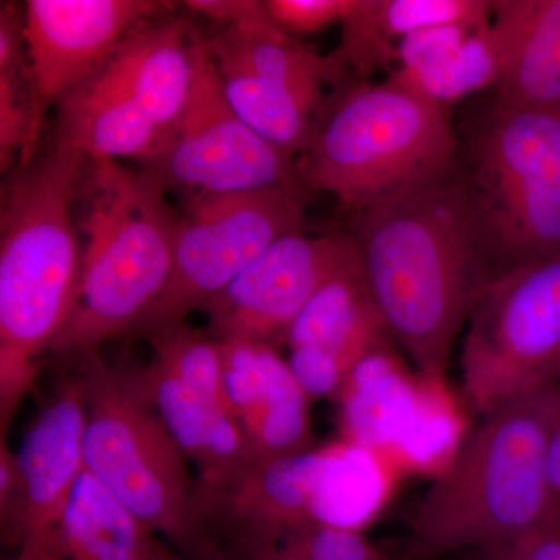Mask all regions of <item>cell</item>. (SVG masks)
<instances>
[{
  "label": "cell",
  "instance_id": "1",
  "mask_svg": "<svg viewBox=\"0 0 560 560\" xmlns=\"http://www.w3.org/2000/svg\"><path fill=\"white\" fill-rule=\"evenodd\" d=\"M349 235L386 330L425 377L441 378L493 276L459 160L442 178L352 215Z\"/></svg>",
  "mask_w": 560,
  "mask_h": 560
},
{
  "label": "cell",
  "instance_id": "2",
  "mask_svg": "<svg viewBox=\"0 0 560 560\" xmlns=\"http://www.w3.org/2000/svg\"><path fill=\"white\" fill-rule=\"evenodd\" d=\"M88 158L55 136L3 187L0 213L2 433L38 374V357L68 326L81 279L77 190Z\"/></svg>",
  "mask_w": 560,
  "mask_h": 560
},
{
  "label": "cell",
  "instance_id": "3",
  "mask_svg": "<svg viewBox=\"0 0 560 560\" xmlns=\"http://www.w3.org/2000/svg\"><path fill=\"white\" fill-rule=\"evenodd\" d=\"M560 382L481 416L412 518L419 551H488L552 525L547 456Z\"/></svg>",
  "mask_w": 560,
  "mask_h": 560
},
{
  "label": "cell",
  "instance_id": "4",
  "mask_svg": "<svg viewBox=\"0 0 560 560\" xmlns=\"http://www.w3.org/2000/svg\"><path fill=\"white\" fill-rule=\"evenodd\" d=\"M75 220L83 238L79 298L50 348L55 355L79 357L135 331L171 279L180 212L149 168L88 161Z\"/></svg>",
  "mask_w": 560,
  "mask_h": 560
},
{
  "label": "cell",
  "instance_id": "5",
  "mask_svg": "<svg viewBox=\"0 0 560 560\" xmlns=\"http://www.w3.org/2000/svg\"><path fill=\"white\" fill-rule=\"evenodd\" d=\"M458 160L448 106L386 80L346 88L296 164L308 194L327 191L357 215L442 178Z\"/></svg>",
  "mask_w": 560,
  "mask_h": 560
},
{
  "label": "cell",
  "instance_id": "6",
  "mask_svg": "<svg viewBox=\"0 0 560 560\" xmlns=\"http://www.w3.org/2000/svg\"><path fill=\"white\" fill-rule=\"evenodd\" d=\"M459 171L493 272L560 254V110L493 98Z\"/></svg>",
  "mask_w": 560,
  "mask_h": 560
},
{
  "label": "cell",
  "instance_id": "7",
  "mask_svg": "<svg viewBox=\"0 0 560 560\" xmlns=\"http://www.w3.org/2000/svg\"><path fill=\"white\" fill-rule=\"evenodd\" d=\"M86 401L84 469L145 523L191 558L202 545L191 517L187 456L130 372L114 370L97 350L79 355Z\"/></svg>",
  "mask_w": 560,
  "mask_h": 560
},
{
  "label": "cell",
  "instance_id": "8",
  "mask_svg": "<svg viewBox=\"0 0 560 560\" xmlns=\"http://www.w3.org/2000/svg\"><path fill=\"white\" fill-rule=\"evenodd\" d=\"M460 372L480 416L560 381V254L493 272L467 323Z\"/></svg>",
  "mask_w": 560,
  "mask_h": 560
},
{
  "label": "cell",
  "instance_id": "9",
  "mask_svg": "<svg viewBox=\"0 0 560 560\" xmlns=\"http://www.w3.org/2000/svg\"><path fill=\"white\" fill-rule=\"evenodd\" d=\"M307 198L276 189L184 198L171 279L132 334L150 337L201 311L268 246L304 230Z\"/></svg>",
  "mask_w": 560,
  "mask_h": 560
},
{
  "label": "cell",
  "instance_id": "10",
  "mask_svg": "<svg viewBox=\"0 0 560 560\" xmlns=\"http://www.w3.org/2000/svg\"><path fill=\"white\" fill-rule=\"evenodd\" d=\"M143 167L184 198L270 189L311 195L296 158L250 130L232 108L205 33L186 108Z\"/></svg>",
  "mask_w": 560,
  "mask_h": 560
},
{
  "label": "cell",
  "instance_id": "11",
  "mask_svg": "<svg viewBox=\"0 0 560 560\" xmlns=\"http://www.w3.org/2000/svg\"><path fill=\"white\" fill-rule=\"evenodd\" d=\"M357 259L349 232L285 235L202 305L208 334L217 341H260L278 348L320 287Z\"/></svg>",
  "mask_w": 560,
  "mask_h": 560
},
{
  "label": "cell",
  "instance_id": "12",
  "mask_svg": "<svg viewBox=\"0 0 560 560\" xmlns=\"http://www.w3.org/2000/svg\"><path fill=\"white\" fill-rule=\"evenodd\" d=\"M164 13L167 3L150 0L25 2L33 98L31 162L50 106L92 79L139 25Z\"/></svg>",
  "mask_w": 560,
  "mask_h": 560
},
{
  "label": "cell",
  "instance_id": "13",
  "mask_svg": "<svg viewBox=\"0 0 560 560\" xmlns=\"http://www.w3.org/2000/svg\"><path fill=\"white\" fill-rule=\"evenodd\" d=\"M324 451L254 463L219 485L195 482L191 517L205 560H228L235 551L272 539L315 517Z\"/></svg>",
  "mask_w": 560,
  "mask_h": 560
},
{
  "label": "cell",
  "instance_id": "14",
  "mask_svg": "<svg viewBox=\"0 0 560 560\" xmlns=\"http://www.w3.org/2000/svg\"><path fill=\"white\" fill-rule=\"evenodd\" d=\"M86 401L77 374L65 375L16 453L18 485L0 506L7 540L28 547L54 528L84 470Z\"/></svg>",
  "mask_w": 560,
  "mask_h": 560
},
{
  "label": "cell",
  "instance_id": "15",
  "mask_svg": "<svg viewBox=\"0 0 560 560\" xmlns=\"http://www.w3.org/2000/svg\"><path fill=\"white\" fill-rule=\"evenodd\" d=\"M388 334L357 259L327 280L291 324L283 345L289 366L308 399L340 394L368 353Z\"/></svg>",
  "mask_w": 560,
  "mask_h": 560
},
{
  "label": "cell",
  "instance_id": "16",
  "mask_svg": "<svg viewBox=\"0 0 560 560\" xmlns=\"http://www.w3.org/2000/svg\"><path fill=\"white\" fill-rule=\"evenodd\" d=\"M224 385L253 463L311 451L308 397L268 342L220 341Z\"/></svg>",
  "mask_w": 560,
  "mask_h": 560
},
{
  "label": "cell",
  "instance_id": "17",
  "mask_svg": "<svg viewBox=\"0 0 560 560\" xmlns=\"http://www.w3.org/2000/svg\"><path fill=\"white\" fill-rule=\"evenodd\" d=\"M201 36L190 21L160 14L139 25L95 77L135 103L164 139L189 101Z\"/></svg>",
  "mask_w": 560,
  "mask_h": 560
},
{
  "label": "cell",
  "instance_id": "18",
  "mask_svg": "<svg viewBox=\"0 0 560 560\" xmlns=\"http://www.w3.org/2000/svg\"><path fill=\"white\" fill-rule=\"evenodd\" d=\"M153 534L84 469L60 521L18 560H150L164 550Z\"/></svg>",
  "mask_w": 560,
  "mask_h": 560
},
{
  "label": "cell",
  "instance_id": "19",
  "mask_svg": "<svg viewBox=\"0 0 560 560\" xmlns=\"http://www.w3.org/2000/svg\"><path fill=\"white\" fill-rule=\"evenodd\" d=\"M501 73L495 98L560 110V0H493Z\"/></svg>",
  "mask_w": 560,
  "mask_h": 560
},
{
  "label": "cell",
  "instance_id": "20",
  "mask_svg": "<svg viewBox=\"0 0 560 560\" xmlns=\"http://www.w3.org/2000/svg\"><path fill=\"white\" fill-rule=\"evenodd\" d=\"M143 397L160 412L173 438L200 469L202 485H219L250 466L238 419L151 361L132 374Z\"/></svg>",
  "mask_w": 560,
  "mask_h": 560
},
{
  "label": "cell",
  "instance_id": "21",
  "mask_svg": "<svg viewBox=\"0 0 560 560\" xmlns=\"http://www.w3.org/2000/svg\"><path fill=\"white\" fill-rule=\"evenodd\" d=\"M492 0H355L334 55L363 79L390 72L401 39L444 25L485 24L492 20Z\"/></svg>",
  "mask_w": 560,
  "mask_h": 560
},
{
  "label": "cell",
  "instance_id": "22",
  "mask_svg": "<svg viewBox=\"0 0 560 560\" xmlns=\"http://www.w3.org/2000/svg\"><path fill=\"white\" fill-rule=\"evenodd\" d=\"M57 135L90 161L138 160L143 165L160 150L162 132L121 92L98 77L84 81L60 103Z\"/></svg>",
  "mask_w": 560,
  "mask_h": 560
},
{
  "label": "cell",
  "instance_id": "23",
  "mask_svg": "<svg viewBox=\"0 0 560 560\" xmlns=\"http://www.w3.org/2000/svg\"><path fill=\"white\" fill-rule=\"evenodd\" d=\"M215 61L228 101L238 117L250 130L298 160L311 143L319 114L291 92L242 66L217 58Z\"/></svg>",
  "mask_w": 560,
  "mask_h": 560
},
{
  "label": "cell",
  "instance_id": "24",
  "mask_svg": "<svg viewBox=\"0 0 560 560\" xmlns=\"http://www.w3.org/2000/svg\"><path fill=\"white\" fill-rule=\"evenodd\" d=\"M500 73L499 44L490 20L444 60L425 69L396 68L386 80L425 101L448 106L475 92L495 88Z\"/></svg>",
  "mask_w": 560,
  "mask_h": 560
},
{
  "label": "cell",
  "instance_id": "25",
  "mask_svg": "<svg viewBox=\"0 0 560 560\" xmlns=\"http://www.w3.org/2000/svg\"><path fill=\"white\" fill-rule=\"evenodd\" d=\"M147 338L154 352V363L234 415L224 385L220 341L205 331L191 329L186 323L165 327Z\"/></svg>",
  "mask_w": 560,
  "mask_h": 560
},
{
  "label": "cell",
  "instance_id": "26",
  "mask_svg": "<svg viewBox=\"0 0 560 560\" xmlns=\"http://www.w3.org/2000/svg\"><path fill=\"white\" fill-rule=\"evenodd\" d=\"M228 560H385L357 529L311 522L235 551Z\"/></svg>",
  "mask_w": 560,
  "mask_h": 560
},
{
  "label": "cell",
  "instance_id": "27",
  "mask_svg": "<svg viewBox=\"0 0 560 560\" xmlns=\"http://www.w3.org/2000/svg\"><path fill=\"white\" fill-rule=\"evenodd\" d=\"M265 3L276 24L296 38L341 25L355 0H268Z\"/></svg>",
  "mask_w": 560,
  "mask_h": 560
},
{
  "label": "cell",
  "instance_id": "28",
  "mask_svg": "<svg viewBox=\"0 0 560 560\" xmlns=\"http://www.w3.org/2000/svg\"><path fill=\"white\" fill-rule=\"evenodd\" d=\"M485 24L444 25V27L412 33L397 44L396 68H430L458 50L470 38L471 33Z\"/></svg>",
  "mask_w": 560,
  "mask_h": 560
},
{
  "label": "cell",
  "instance_id": "29",
  "mask_svg": "<svg viewBox=\"0 0 560 560\" xmlns=\"http://www.w3.org/2000/svg\"><path fill=\"white\" fill-rule=\"evenodd\" d=\"M485 555L486 560H560V526H544Z\"/></svg>",
  "mask_w": 560,
  "mask_h": 560
},
{
  "label": "cell",
  "instance_id": "30",
  "mask_svg": "<svg viewBox=\"0 0 560 560\" xmlns=\"http://www.w3.org/2000/svg\"><path fill=\"white\" fill-rule=\"evenodd\" d=\"M547 485L552 525L560 526V419L552 430L547 456Z\"/></svg>",
  "mask_w": 560,
  "mask_h": 560
},
{
  "label": "cell",
  "instance_id": "31",
  "mask_svg": "<svg viewBox=\"0 0 560 560\" xmlns=\"http://www.w3.org/2000/svg\"><path fill=\"white\" fill-rule=\"evenodd\" d=\"M150 560H176V559L172 558V556L168 555V551L165 550V548H164V550H162L160 552V555L154 556V558L150 559Z\"/></svg>",
  "mask_w": 560,
  "mask_h": 560
},
{
  "label": "cell",
  "instance_id": "32",
  "mask_svg": "<svg viewBox=\"0 0 560 560\" xmlns=\"http://www.w3.org/2000/svg\"><path fill=\"white\" fill-rule=\"evenodd\" d=\"M560 382V381H559Z\"/></svg>",
  "mask_w": 560,
  "mask_h": 560
}]
</instances>
